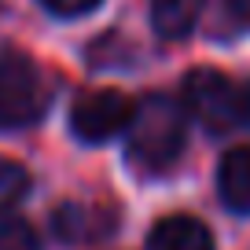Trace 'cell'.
Instances as JSON below:
<instances>
[{
    "label": "cell",
    "mask_w": 250,
    "mask_h": 250,
    "mask_svg": "<svg viewBox=\"0 0 250 250\" xmlns=\"http://www.w3.org/2000/svg\"><path fill=\"white\" fill-rule=\"evenodd\" d=\"M52 103V88L37 62L22 52L0 55V129H26L41 122Z\"/></svg>",
    "instance_id": "7a4b0ae2"
},
{
    "label": "cell",
    "mask_w": 250,
    "mask_h": 250,
    "mask_svg": "<svg viewBox=\"0 0 250 250\" xmlns=\"http://www.w3.org/2000/svg\"><path fill=\"white\" fill-rule=\"evenodd\" d=\"M184 103L210 133H232L239 129V85L221 70L199 66L184 78Z\"/></svg>",
    "instance_id": "3957f363"
},
{
    "label": "cell",
    "mask_w": 250,
    "mask_h": 250,
    "mask_svg": "<svg viewBox=\"0 0 250 250\" xmlns=\"http://www.w3.org/2000/svg\"><path fill=\"white\" fill-rule=\"evenodd\" d=\"M0 250H41V247L26 221H4L0 225Z\"/></svg>",
    "instance_id": "30bf717a"
},
{
    "label": "cell",
    "mask_w": 250,
    "mask_h": 250,
    "mask_svg": "<svg viewBox=\"0 0 250 250\" xmlns=\"http://www.w3.org/2000/svg\"><path fill=\"white\" fill-rule=\"evenodd\" d=\"M129 162L144 173L169 169L184 151L188 122L169 96H144L129 114Z\"/></svg>",
    "instance_id": "6da1fadb"
},
{
    "label": "cell",
    "mask_w": 250,
    "mask_h": 250,
    "mask_svg": "<svg viewBox=\"0 0 250 250\" xmlns=\"http://www.w3.org/2000/svg\"><path fill=\"white\" fill-rule=\"evenodd\" d=\"M239 129H250V81L239 85Z\"/></svg>",
    "instance_id": "7c38bea8"
},
{
    "label": "cell",
    "mask_w": 250,
    "mask_h": 250,
    "mask_svg": "<svg viewBox=\"0 0 250 250\" xmlns=\"http://www.w3.org/2000/svg\"><path fill=\"white\" fill-rule=\"evenodd\" d=\"M151 250H213V235L203 221L188 217V213H173V217L158 221L151 228Z\"/></svg>",
    "instance_id": "8992f818"
},
{
    "label": "cell",
    "mask_w": 250,
    "mask_h": 250,
    "mask_svg": "<svg viewBox=\"0 0 250 250\" xmlns=\"http://www.w3.org/2000/svg\"><path fill=\"white\" fill-rule=\"evenodd\" d=\"M114 228V210L107 206H92V203H62L52 213V232L62 243H92L110 235Z\"/></svg>",
    "instance_id": "5b68a950"
},
{
    "label": "cell",
    "mask_w": 250,
    "mask_h": 250,
    "mask_svg": "<svg viewBox=\"0 0 250 250\" xmlns=\"http://www.w3.org/2000/svg\"><path fill=\"white\" fill-rule=\"evenodd\" d=\"M203 0H151V22L166 41H180L195 30Z\"/></svg>",
    "instance_id": "ba28073f"
},
{
    "label": "cell",
    "mask_w": 250,
    "mask_h": 250,
    "mask_svg": "<svg viewBox=\"0 0 250 250\" xmlns=\"http://www.w3.org/2000/svg\"><path fill=\"white\" fill-rule=\"evenodd\" d=\"M48 11H55V15L62 19H74V15H85V11H92L100 0H41Z\"/></svg>",
    "instance_id": "8fae6325"
},
{
    "label": "cell",
    "mask_w": 250,
    "mask_h": 250,
    "mask_svg": "<svg viewBox=\"0 0 250 250\" xmlns=\"http://www.w3.org/2000/svg\"><path fill=\"white\" fill-rule=\"evenodd\" d=\"M26 191H30V173L11 158H0V217L15 210L26 199Z\"/></svg>",
    "instance_id": "9c48e42d"
},
{
    "label": "cell",
    "mask_w": 250,
    "mask_h": 250,
    "mask_svg": "<svg viewBox=\"0 0 250 250\" xmlns=\"http://www.w3.org/2000/svg\"><path fill=\"white\" fill-rule=\"evenodd\" d=\"M225 4L239 22H250V0H225Z\"/></svg>",
    "instance_id": "4fadbf2b"
},
{
    "label": "cell",
    "mask_w": 250,
    "mask_h": 250,
    "mask_svg": "<svg viewBox=\"0 0 250 250\" xmlns=\"http://www.w3.org/2000/svg\"><path fill=\"white\" fill-rule=\"evenodd\" d=\"M129 114H133L129 96H122L118 88H96V92L78 96V103L70 110V125L85 144H103L110 136L125 133Z\"/></svg>",
    "instance_id": "277c9868"
},
{
    "label": "cell",
    "mask_w": 250,
    "mask_h": 250,
    "mask_svg": "<svg viewBox=\"0 0 250 250\" xmlns=\"http://www.w3.org/2000/svg\"><path fill=\"white\" fill-rule=\"evenodd\" d=\"M217 191L232 213H250V147H232L221 158Z\"/></svg>",
    "instance_id": "52a82bcc"
}]
</instances>
